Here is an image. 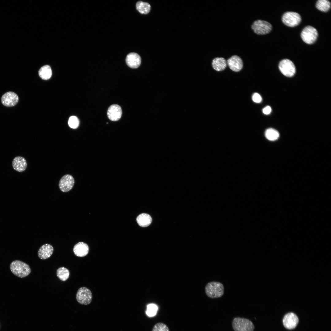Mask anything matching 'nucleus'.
<instances>
[{
    "label": "nucleus",
    "mask_w": 331,
    "mask_h": 331,
    "mask_svg": "<svg viewBox=\"0 0 331 331\" xmlns=\"http://www.w3.org/2000/svg\"><path fill=\"white\" fill-rule=\"evenodd\" d=\"M10 268L12 272L20 278H24L28 276L31 270L26 263L19 260H15L10 264Z\"/></svg>",
    "instance_id": "1"
},
{
    "label": "nucleus",
    "mask_w": 331,
    "mask_h": 331,
    "mask_svg": "<svg viewBox=\"0 0 331 331\" xmlns=\"http://www.w3.org/2000/svg\"><path fill=\"white\" fill-rule=\"evenodd\" d=\"M207 295L212 298H217L222 297L224 293L223 284L220 282L212 281L208 283L205 287Z\"/></svg>",
    "instance_id": "2"
},
{
    "label": "nucleus",
    "mask_w": 331,
    "mask_h": 331,
    "mask_svg": "<svg viewBox=\"0 0 331 331\" xmlns=\"http://www.w3.org/2000/svg\"><path fill=\"white\" fill-rule=\"evenodd\" d=\"M251 27L255 34L261 36L268 34L272 29V26L270 23L266 21L261 19L254 21Z\"/></svg>",
    "instance_id": "3"
},
{
    "label": "nucleus",
    "mask_w": 331,
    "mask_h": 331,
    "mask_svg": "<svg viewBox=\"0 0 331 331\" xmlns=\"http://www.w3.org/2000/svg\"><path fill=\"white\" fill-rule=\"evenodd\" d=\"M232 326L234 331H253L254 329V325L251 321L239 317L234 319Z\"/></svg>",
    "instance_id": "4"
},
{
    "label": "nucleus",
    "mask_w": 331,
    "mask_h": 331,
    "mask_svg": "<svg viewBox=\"0 0 331 331\" xmlns=\"http://www.w3.org/2000/svg\"><path fill=\"white\" fill-rule=\"evenodd\" d=\"M318 32L316 29L311 26H307L302 30L301 37L303 41L308 44H312L316 40Z\"/></svg>",
    "instance_id": "5"
},
{
    "label": "nucleus",
    "mask_w": 331,
    "mask_h": 331,
    "mask_svg": "<svg viewBox=\"0 0 331 331\" xmlns=\"http://www.w3.org/2000/svg\"><path fill=\"white\" fill-rule=\"evenodd\" d=\"M301 20L300 15L298 13L293 12H286L282 18V21L285 25L292 27L298 25Z\"/></svg>",
    "instance_id": "6"
},
{
    "label": "nucleus",
    "mask_w": 331,
    "mask_h": 331,
    "mask_svg": "<svg viewBox=\"0 0 331 331\" xmlns=\"http://www.w3.org/2000/svg\"><path fill=\"white\" fill-rule=\"evenodd\" d=\"M76 299L80 304L85 305L89 304L92 299V293L90 290L85 287L79 288L76 295Z\"/></svg>",
    "instance_id": "7"
},
{
    "label": "nucleus",
    "mask_w": 331,
    "mask_h": 331,
    "mask_svg": "<svg viewBox=\"0 0 331 331\" xmlns=\"http://www.w3.org/2000/svg\"><path fill=\"white\" fill-rule=\"evenodd\" d=\"M279 70L284 75L291 77L295 72V67L294 63L287 59L282 60L279 65Z\"/></svg>",
    "instance_id": "8"
},
{
    "label": "nucleus",
    "mask_w": 331,
    "mask_h": 331,
    "mask_svg": "<svg viewBox=\"0 0 331 331\" xmlns=\"http://www.w3.org/2000/svg\"><path fill=\"white\" fill-rule=\"evenodd\" d=\"M74 184V180L73 176L68 174L61 177L59 182V186L61 191L67 192L71 189Z\"/></svg>",
    "instance_id": "9"
},
{
    "label": "nucleus",
    "mask_w": 331,
    "mask_h": 331,
    "mask_svg": "<svg viewBox=\"0 0 331 331\" xmlns=\"http://www.w3.org/2000/svg\"><path fill=\"white\" fill-rule=\"evenodd\" d=\"M2 104L6 107H12L16 105L19 101V97L15 93L11 91L5 93L2 97Z\"/></svg>",
    "instance_id": "10"
},
{
    "label": "nucleus",
    "mask_w": 331,
    "mask_h": 331,
    "mask_svg": "<svg viewBox=\"0 0 331 331\" xmlns=\"http://www.w3.org/2000/svg\"><path fill=\"white\" fill-rule=\"evenodd\" d=\"M227 65L231 70L235 72L241 70L243 68V62L239 56L234 55L226 60Z\"/></svg>",
    "instance_id": "11"
},
{
    "label": "nucleus",
    "mask_w": 331,
    "mask_h": 331,
    "mask_svg": "<svg viewBox=\"0 0 331 331\" xmlns=\"http://www.w3.org/2000/svg\"><path fill=\"white\" fill-rule=\"evenodd\" d=\"M284 326L288 329H292L295 328L299 322V318L297 316L293 313H289L286 314L283 319Z\"/></svg>",
    "instance_id": "12"
},
{
    "label": "nucleus",
    "mask_w": 331,
    "mask_h": 331,
    "mask_svg": "<svg viewBox=\"0 0 331 331\" xmlns=\"http://www.w3.org/2000/svg\"><path fill=\"white\" fill-rule=\"evenodd\" d=\"M107 114L108 118L110 120L112 121H117L122 116L121 108L118 105H112L108 108Z\"/></svg>",
    "instance_id": "13"
},
{
    "label": "nucleus",
    "mask_w": 331,
    "mask_h": 331,
    "mask_svg": "<svg viewBox=\"0 0 331 331\" xmlns=\"http://www.w3.org/2000/svg\"><path fill=\"white\" fill-rule=\"evenodd\" d=\"M126 62L127 65L130 68H137L141 63V58L138 54L131 52L127 55L126 58Z\"/></svg>",
    "instance_id": "14"
},
{
    "label": "nucleus",
    "mask_w": 331,
    "mask_h": 331,
    "mask_svg": "<svg viewBox=\"0 0 331 331\" xmlns=\"http://www.w3.org/2000/svg\"><path fill=\"white\" fill-rule=\"evenodd\" d=\"M73 251L76 256L80 257H84L88 253L89 246L84 242H79L74 245Z\"/></svg>",
    "instance_id": "15"
},
{
    "label": "nucleus",
    "mask_w": 331,
    "mask_h": 331,
    "mask_svg": "<svg viewBox=\"0 0 331 331\" xmlns=\"http://www.w3.org/2000/svg\"><path fill=\"white\" fill-rule=\"evenodd\" d=\"M53 251V246L49 244H46L40 247L38 252V255L41 259H46L51 257Z\"/></svg>",
    "instance_id": "16"
},
{
    "label": "nucleus",
    "mask_w": 331,
    "mask_h": 331,
    "mask_svg": "<svg viewBox=\"0 0 331 331\" xmlns=\"http://www.w3.org/2000/svg\"><path fill=\"white\" fill-rule=\"evenodd\" d=\"M13 169L18 172L25 171L27 167V163L25 158L21 156H17L13 159L12 162Z\"/></svg>",
    "instance_id": "17"
},
{
    "label": "nucleus",
    "mask_w": 331,
    "mask_h": 331,
    "mask_svg": "<svg viewBox=\"0 0 331 331\" xmlns=\"http://www.w3.org/2000/svg\"><path fill=\"white\" fill-rule=\"evenodd\" d=\"M211 65L214 69L217 71L224 70L227 66L226 60L221 57H217L213 59Z\"/></svg>",
    "instance_id": "18"
},
{
    "label": "nucleus",
    "mask_w": 331,
    "mask_h": 331,
    "mask_svg": "<svg viewBox=\"0 0 331 331\" xmlns=\"http://www.w3.org/2000/svg\"><path fill=\"white\" fill-rule=\"evenodd\" d=\"M152 221L150 216L146 213H142L139 215L136 218L137 223L139 226L142 227H146L150 225Z\"/></svg>",
    "instance_id": "19"
},
{
    "label": "nucleus",
    "mask_w": 331,
    "mask_h": 331,
    "mask_svg": "<svg viewBox=\"0 0 331 331\" xmlns=\"http://www.w3.org/2000/svg\"><path fill=\"white\" fill-rule=\"evenodd\" d=\"M40 77L43 79L47 80L51 78L52 75V70L50 67L45 65L42 67L39 71Z\"/></svg>",
    "instance_id": "20"
},
{
    "label": "nucleus",
    "mask_w": 331,
    "mask_h": 331,
    "mask_svg": "<svg viewBox=\"0 0 331 331\" xmlns=\"http://www.w3.org/2000/svg\"><path fill=\"white\" fill-rule=\"evenodd\" d=\"M137 10L141 13L147 14L150 10V6L148 3L141 1L138 2L136 5Z\"/></svg>",
    "instance_id": "21"
},
{
    "label": "nucleus",
    "mask_w": 331,
    "mask_h": 331,
    "mask_svg": "<svg viewBox=\"0 0 331 331\" xmlns=\"http://www.w3.org/2000/svg\"><path fill=\"white\" fill-rule=\"evenodd\" d=\"M316 8L319 10L324 12L328 11L331 7L330 2L327 0H318L316 4Z\"/></svg>",
    "instance_id": "22"
},
{
    "label": "nucleus",
    "mask_w": 331,
    "mask_h": 331,
    "mask_svg": "<svg viewBox=\"0 0 331 331\" xmlns=\"http://www.w3.org/2000/svg\"><path fill=\"white\" fill-rule=\"evenodd\" d=\"M57 276L61 281H65L69 277L70 272L66 268L61 267L57 269L56 271Z\"/></svg>",
    "instance_id": "23"
},
{
    "label": "nucleus",
    "mask_w": 331,
    "mask_h": 331,
    "mask_svg": "<svg viewBox=\"0 0 331 331\" xmlns=\"http://www.w3.org/2000/svg\"><path fill=\"white\" fill-rule=\"evenodd\" d=\"M265 136L268 140L272 141L278 139L279 136V134L276 130L270 128L267 129L266 131Z\"/></svg>",
    "instance_id": "24"
},
{
    "label": "nucleus",
    "mask_w": 331,
    "mask_h": 331,
    "mask_svg": "<svg viewBox=\"0 0 331 331\" xmlns=\"http://www.w3.org/2000/svg\"><path fill=\"white\" fill-rule=\"evenodd\" d=\"M158 309V306L156 304L153 303L150 304L147 306L146 314L149 317H153L156 314Z\"/></svg>",
    "instance_id": "25"
},
{
    "label": "nucleus",
    "mask_w": 331,
    "mask_h": 331,
    "mask_svg": "<svg viewBox=\"0 0 331 331\" xmlns=\"http://www.w3.org/2000/svg\"><path fill=\"white\" fill-rule=\"evenodd\" d=\"M68 124L70 127L73 129H76L79 126V120L76 116H72L69 119Z\"/></svg>",
    "instance_id": "26"
},
{
    "label": "nucleus",
    "mask_w": 331,
    "mask_h": 331,
    "mask_svg": "<svg viewBox=\"0 0 331 331\" xmlns=\"http://www.w3.org/2000/svg\"><path fill=\"white\" fill-rule=\"evenodd\" d=\"M152 331H169V330L166 324L160 322L156 324L154 326Z\"/></svg>",
    "instance_id": "27"
},
{
    "label": "nucleus",
    "mask_w": 331,
    "mask_h": 331,
    "mask_svg": "<svg viewBox=\"0 0 331 331\" xmlns=\"http://www.w3.org/2000/svg\"><path fill=\"white\" fill-rule=\"evenodd\" d=\"M253 101L255 102L259 103L262 101V97L261 95L257 93H254L252 96Z\"/></svg>",
    "instance_id": "28"
},
{
    "label": "nucleus",
    "mask_w": 331,
    "mask_h": 331,
    "mask_svg": "<svg viewBox=\"0 0 331 331\" xmlns=\"http://www.w3.org/2000/svg\"><path fill=\"white\" fill-rule=\"evenodd\" d=\"M271 108L270 106H267L263 109L262 111L264 114L266 115H268L271 112Z\"/></svg>",
    "instance_id": "29"
}]
</instances>
